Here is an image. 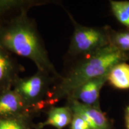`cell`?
Wrapping results in <instances>:
<instances>
[{
    "mask_svg": "<svg viewBox=\"0 0 129 129\" xmlns=\"http://www.w3.org/2000/svg\"><path fill=\"white\" fill-rule=\"evenodd\" d=\"M0 46L13 54L34 63L37 69L43 71L58 80V73L48 56L36 22L23 12L0 26Z\"/></svg>",
    "mask_w": 129,
    "mask_h": 129,
    "instance_id": "1",
    "label": "cell"
},
{
    "mask_svg": "<svg viewBox=\"0 0 129 129\" xmlns=\"http://www.w3.org/2000/svg\"><path fill=\"white\" fill-rule=\"evenodd\" d=\"M128 60L129 54L111 45L80 57L53 85L47 100L48 108L66 99L80 85L109 73L115 64Z\"/></svg>",
    "mask_w": 129,
    "mask_h": 129,
    "instance_id": "2",
    "label": "cell"
},
{
    "mask_svg": "<svg viewBox=\"0 0 129 129\" xmlns=\"http://www.w3.org/2000/svg\"><path fill=\"white\" fill-rule=\"evenodd\" d=\"M57 80L47 72L37 69L31 76L17 78L12 88L29 106L41 113L48 108V96Z\"/></svg>",
    "mask_w": 129,
    "mask_h": 129,
    "instance_id": "3",
    "label": "cell"
},
{
    "mask_svg": "<svg viewBox=\"0 0 129 129\" xmlns=\"http://www.w3.org/2000/svg\"><path fill=\"white\" fill-rule=\"evenodd\" d=\"M74 26L67 57H81L110 45L111 28L88 27L79 24L67 12Z\"/></svg>",
    "mask_w": 129,
    "mask_h": 129,
    "instance_id": "4",
    "label": "cell"
},
{
    "mask_svg": "<svg viewBox=\"0 0 129 129\" xmlns=\"http://www.w3.org/2000/svg\"><path fill=\"white\" fill-rule=\"evenodd\" d=\"M41 112L32 108L13 88L0 90V118L25 115L38 117Z\"/></svg>",
    "mask_w": 129,
    "mask_h": 129,
    "instance_id": "5",
    "label": "cell"
},
{
    "mask_svg": "<svg viewBox=\"0 0 129 129\" xmlns=\"http://www.w3.org/2000/svg\"><path fill=\"white\" fill-rule=\"evenodd\" d=\"M67 105L74 114L80 115L89 124L92 129H112L111 121L101 110L86 105L72 98H67Z\"/></svg>",
    "mask_w": 129,
    "mask_h": 129,
    "instance_id": "6",
    "label": "cell"
},
{
    "mask_svg": "<svg viewBox=\"0 0 129 129\" xmlns=\"http://www.w3.org/2000/svg\"><path fill=\"white\" fill-rule=\"evenodd\" d=\"M108 73L86 82L74 90L67 98H72L86 105L101 108L100 93L108 82Z\"/></svg>",
    "mask_w": 129,
    "mask_h": 129,
    "instance_id": "7",
    "label": "cell"
},
{
    "mask_svg": "<svg viewBox=\"0 0 129 129\" xmlns=\"http://www.w3.org/2000/svg\"><path fill=\"white\" fill-rule=\"evenodd\" d=\"M23 71L13 54L0 46V90L12 88Z\"/></svg>",
    "mask_w": 129,
    "mask_h": 129,
    "instance_id": "8",
    "label": "cell"
},
{
    "mask_svg": "<svg viewBox=\"0 0 129 129\" xmlns=\"http://www.w3.org/2000/svg\"><path fill=\"white\" fill-rule=\"evenodd\" d=\"M51 3L47 0H0V26L32 8Z\"/></svg>",
    "mask_w": 129,
    "mask_h": 129,
    "instance_id": "9",
    "label": "cell"
},
{
    "mask_svg": "<svg viewBox=\"0 0 129 129\" xmlns=\"http://www.w3.org/2000/svg\"><path fill=\"white\" fill-rule=\"evenodd\" d=\"M45 112L47 114L46 120L34 124L33 129H43L48 125L56 129H64L70 125L73 116L72 111L66 105L63 106H51Z\"/></svg>",
    "mask_w": 129,
    "mask_h": 129,
    "instance_id": "10",
    "label": "cell"
},
{
    "mask_svg": "<svg viewBox=\"0 0 129 129\" xmlns=\"http://www.w3.org/2000/svg\"><path fill=\"white\" fill-rule=\"evenodd\" d=\"M108 82L117 89H129V64L124 62L115 64L109 72Z\"/></svg>",
    "mask_w": 129,
    "mask_h": 129,
    "instance_id": "11",
    "label": "cell"
},
{
    "mask_svg": "<svg viewBox=\"0 0 129 129\" xmlns=\"http://www.w3.org/2000/svg\"><path fill=\"white\" fill-rule=\"evenodd\" d=\"M35 118L33 115L0 118V129H33Z\"/></svg>",
    "mask_w": 129,
    "mask_h": 129,
    "instance_id": "12",
    "label": "cell"
},
{
    "mask_svg": "<svg viewBox=\"0 0 129 129\" xmlns=\"http://www.w3.org/2000/svg\"><path fill=\"white\" fill-rule=\"evenodd\" d=\"M109 4L115 18L129 30V1H110Z\"/></svg>",
    "mask_w": 129,
    "mask_h": 129,
    "instance_id": "13",
    "label": "cell"
},
{
    "mask_svg": "<svg viewBox=\"0 0 129 129\" xmlns=\"http://www.w3.org/2000/svg\"><path fill=\"white\" fill-rule=\"evenodd\" d=\"M110 45L122 52L129 54V30H111Z\"/></svg>",
    "mask_w": 129,
    "mask_h": 129,
    "instance_id": "14",
    "label": "cell"
},
{
    "mask_svg": "<svg viewBox=\"0 0 129 129\" xmlns=\"http://www.w3.org/2000/svg\"><path fill=\"white\" fill-rule=\"evenodd\" d=\"M69 127V129H92L89 124L83 118L74 114H73L72 121Z\"/></svg>",
    "mask_w": 129,
    "mask_h": 129,
    "instance_id": "15",
    "label": "cell"
},
{
    "mask_svg": "<svg viewBox=\"0 0 129 129\" xmlns=\"http://www.w3.org/2000/svg\"><path fill=\"white\" fill-rule=\"evenodd\" d=\"M125 124L126 129H129V105L125 108L124 111Z\"/></svg>",
    "mask_w": 129,
    "mask_h": 129,
    "instance_id": "16",
    "label": "cell"
}]
</instances>
